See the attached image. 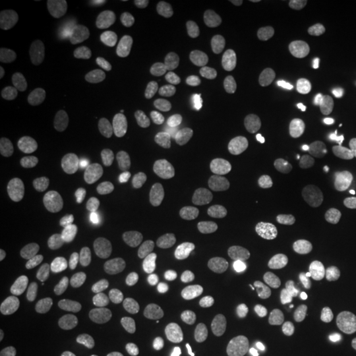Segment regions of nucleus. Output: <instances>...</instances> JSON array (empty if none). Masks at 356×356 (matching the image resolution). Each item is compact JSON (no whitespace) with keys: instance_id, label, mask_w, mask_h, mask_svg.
Here are the masks:
<instances>
[{"instance_id":"nucleus-1","label":"nucleus","mask_w":356,"mask_h":356,"mask_svg":"<svg viewBox=\"0 0 356 356\" xmlns=\"http://www.w3.org/2000/svg\"><path fill=\"white\" fill-rule=\"evenodd\" d=\"M79 157L96 163L106 157L113 142V118L104 102L92 99L79 108L73 126Z\"/></svg>"},{"instance_id":"nucleus-2","label":"nucleus","mask_w":356,"mask_h":356,"mask_svg":"<svg viewBox=\"0 0 356 356\" xmlns=\"http://www.w3.org/2000/svg\"><path fill=\"white\" fill-rule=\"evenodd\" d=\"M47 51V40L35 25H8L0 32V70L19 76L30 71Z\"/></svg>"},{"instance_id":"nucleus-3","label":"nucleus","mask_w":356,"mask_h":356,"mask_svg":"<svg viewBox=\"0 0 356 356\" xmlns=\"http://www.w3.org/2000/svg\"><path fill=\"white\" fill-rule=\"evenodd\" d=\"M118 17L126 37L139 47L157 42L168 25V8L162 0H121Z\"/></svg>"},{"instance_id":"nucleus-4","label":"nucleus","mask_w":356,"mask_h":356,"mask_svg":"<svg viewBox=\"0 0 356 356\" xmlns=\"http://www.w3.org/2000/svg\"><path fill=\"white\" fill-rule=\"evenodd\" d=\"M222 89L225 79L220 70L210 63L193 61L181 70L173 101L180 111H193L218 99Z\"/></svg>"},{"instance_id":"nucleus-5","label":"nucleus","mask_w":356,"mask_h":356,"mask_svg":"<svg viewBox=\"0 0 356 356\" xmlns=\"http://www.w3.org/2000/svg\"><path fill=\"white\" fill-rule=\"evenodd\" d=\"M282 323L289 340L305 343L317 332L318 300L307 284L297 282L289 286L282 297Z\"/></svg>"},{"instance_id":"nucleus-6","label":"nucleus","mask_w":356,"mask_h":356,"mask_svg":"<svg viewBox=\"0 0 356 356\" xmlns=\"http://www.w3.org/2000/svg\"><path fill=\"white\" fill-rule=\"evenodd\" d=\"M289 47L291 42L282 29L273 25L261 26L244 40L239 53V63L248 73H264L273 70L287 56Z\"/></svg>"},{"instance_id":"nucleus-7","label":"nucleus","mask_w":356,"mask_h":356,"mask_svg":"<svg viewBox=\"0 0 356 356\" xmlns=\"http://www.w3.org/2000/svg\"><path fill=\"white\" fill-rule=\"evenodd\" d=\"M332 96L322 88H312L302 96L293 113L291 132L302 144H314L323 137L332 113Z\"/></svg>"},{"instance_id":"nucleus-8","label":"nucleus","mask_w":356,"mask_h":356,"mask_svg":"<svg viewBox=\"0 0 356 356\" xmlns=\"http://www.w3.org/2000/svg\"><path fill=\"white\" fill-rule=\"evenodd\" d=\"M172 310V292L167 280L160 275H149L137 291L134 314L147 330H155L167 322Z\"/></svg>"},{"instance_id":"nucleus-9","label":"nucleus","mask_w":356,"mask_h":356,"mask_svg":"<svg viewBox=\"0 0 356 356\" xmlns=\"http://www.w3.org/2000/svg\"><path fill=\"white\" fill-rule=\"evenodd\" d=\"M114 246V228L104 220H92L81 226L70 243V254L78 264H96Z\"/></svg>"},{"instance_id":"nucleus-10","label":"nucleus","mask_w":356,"mask_h":356,"mask_svg":"<svg viewBox=\"0 0 356 356\" xmlns=\"http://www.w3.org/2000/svg\"><path fill=\"white\" fill-rule=\"evenodd\" d=\"M264 195V184L251 173H236L213 188V200L226 208H248Z\"/></svg>"},{"instance_id":"nucleus-11","label":"nucleus","mask_w":356,"mask_h":356,"mask_svg":"<svg viewBox=\"0 0 356 356\" xmlns=\"http://www.w3.org/2000/svg\"><path fill=\"white\" fill-rule=\"evenodd\" d=\"M246 322L249 330L266 345H275L282 335V315L266 296H252L246 305Z\"/></svg>"},{"instance_id":"nucleus-12","label":"nucleus","mask_w":356,"mask_h":356,"mask_svg":"<svg viewBox=\"0 0 356 356\" xmlns=\"http://www.w3.org/2000/svg\"><path fill=\"white\" fill-rule=\"evenodd\" d=\"M30 207L37 220L48 228H63L68 221V204L63 195L53 181L42 180L33 185L30 191Z\"/></svg>"},{"instance_id":"nucleus-13","label":"nucleus","mask_w":356,"mask_h":356,"mask_svg":"<svg viewBox=\"0 0 356 356\" xmlns=\"http://www.w3.org/2000/svg\"><path fill=\"white\" fill-rule=\"evenodd\" d=\"M251 101L262 113L282 118L292 108L293 89L286 79L262 78L251 89Z\"/></svg>"},{"instance_id":"nucleus-14","label":"nucleus","mask_w":356,"mask_h":356,"mask_svg":"<svg viewBox=\"0 0 356 356\" xmlns=\"http://www.w3.org/2000/svg\"><path fill=\"white\" fill-rule=\"evenodd\" d=\"M42 145V136L33 126L6 119L0 122V152L7 157L24 159Z\"/></svg>"},{"instance_id":"nucleus-15","label":"nucleus","mask_w":356,"mask_h":356,"mask_svg":"<svg viewBox=\"0 0 356 356\" xmlns=\"http://www.w3.org/2000/svg\"><path fill=\"white\" fill-rule=\"evenodd\" d=\"M185 142L193 147H211L220 149L229 139V129L216 115H202L193 119L185 127Z\"/></svg>"},{"instance_id":"nucleus-16","label":"nucleus","mask_w":356,"mask_h":356,"mask_svg":"<svg viewBox=\"0 0 356 356\" xmlns=\"http://www.w3.org/2000/svg\"><path fill=\"white\" fill-rule=\"evenodd\" d=\"M44 238V225L33 216H15L3 228V241L17 251L37 249Z\"/></svg>"},{"instance_id":"nucleus-17","label":"nucleus","mask_w":356,"mask_h":356,"mask_svg":"<svg viewBox=\"0 0 356 356\" xmlns=\"http://www.w3.org/2000/svg\"><path fill=\"white\" fill-rule=\"evenodd\" d=\"M300 50L305 60L315 68H325L337 56V44L327 33L318 32V30H312L304 35Z\"/></svg>"},{"instance_id":"nucleus-18","label":"nucleus","mask_w":356,"mask_h":356,"mask_svg":"<svg viewBox=\"0 0 356 356\" xmlns=\"http://www.w3.org/2000/svg\"><path fill=\"white\" fill-rule=\"evenodd\" d=\"M241 159L248 163L252 170H256L261 175L267 178H274L279 175V163L273 155L266 152L261 145L254 142H246L241 145Z\"/></svg>"},{"instance_id":"nucleus-19","label":"nucleus","mask_w":356,"mask_h":356,"mask_svg":"<svg viewBox=\"0 0 356 356\" xmlns=\"http://www.w3.org/2000/svg\"><path fill=\"white\" fill-rule=\"evenodd\" d=\"M337 292L340 296L341 305L350 317L356 318V277L355 275H343L337 282Z\"/></svg>"},{"instance_id":"nucleus-20","label":"nucleus","mask_w":356,"mask_h":356,"mask_svg":"<svg viewBox=\"0 0 356 356\" xmlns=\"http://www.w3.org/2000/svg\"><path fill=\"white\" fill-rule=\"evenodd\" d=\"M44 356H92L83 345L71 340H60L47 350Z\"/></svg>"},{"instance_id":"nucleus-21","label":"nucleus","mask_w":356,"mask_h":356,"mask_svg":"<svg viewBox=\"0 0 356 356\" xmlns=\"http://www.w3.org/2000/svg\"><path fill=\"white\" fill-rule=\"evenodd\" d=\"M264 6L266 2H262V0H233V2H228L231 12L246 13V15L248 13L259 12Z\"/></svg>"},{"instance_id":"nucleus-22","label":"nucleus","mask_w":356,"mask_h":356,"mask_svg":"<svg viewBox=\"0 0 356 356\" xmlns=\"http://www.w3.org/2000/svg\"><path fill=\"white\" fill-rule=\"evenodd\" d=\"M335 7L337 12L345 20L356 22V0H338V2H335Z\"/></svg>"},{"instance_id":"nucleus-23","label":"nucleus","mask_w":356,"mask_h":356,"mask_svg":"<svg viewBox=\"0 0 356 356\" xmlns=\"http://www.w3.org/2000/svg\"><path fill=\"white\" fill-rule=\"evenodd\" d=\"M12 186V175L7 167H0V197H6Z\"/></svg>"},{"instance_id":"nucleus-24","label":"nucleus","mask_w":356,"mask_h":356,"mask_svg":"<svg viewBox=\"0 0 356 356\" xmlns=\"http://www.w3.org/2000/svg\"><path fill=\"white\" fill-rule=\"evenodd\" d=\"M0 356H29V353L24 348H20V346L6 343L0 350Z\"/></svg>"},{"instance_id":"nucleus-25","label":"nucleus","mask_w":356,"mask_h":356,"mask_svg":"<svg viewBox=\"0 0 356 356\" xmlns=\"http://www.w3.org/2000/svg\"><path fill=\"white\" fill-rule=\"evenodd\" d=\"M309 280H310V275H309V274H304V275H302V284H304V282H309Z\"/></svg>"}]
</instances>
